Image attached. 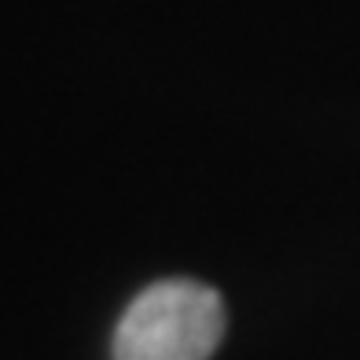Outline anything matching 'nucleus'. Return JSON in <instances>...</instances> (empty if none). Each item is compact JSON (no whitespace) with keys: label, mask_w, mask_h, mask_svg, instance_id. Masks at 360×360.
Returning <instances> with one entry per match:
<instances>
[{"label":"nucleus","mask_w":360,"mask_h":360,"mask_svg":"<svg viewBox=\"0 0 360 360\" xmlns=\"http://www.w3.org/2000/svg\"><path fill=\"white\" fill-rule=\"evenodd\" d=\"M224 302L199 280H162L129 302L114 360H210L224 338Z\"/></svg>","instance_id":"f257e3e1"}]
</instances>
